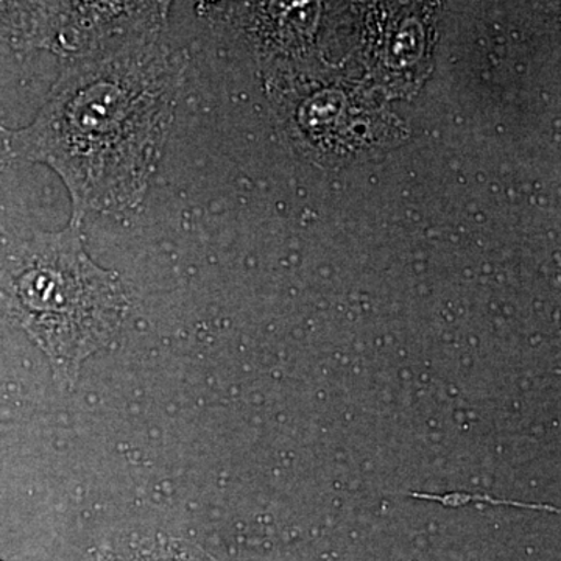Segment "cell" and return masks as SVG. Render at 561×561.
Returning <instances> with one entry per match:
<instances>
[{
	"instance_id": "6da1fadb",
	"label": "cell",
	"mask_w": 561,
	"mask_h": 561,
	"mask_svg": "<svg viewBox=\"0 0 561 561\" xmlns=\"http://www.w3.org/2000/svg\"><path fill=\"white\" fill-rule=\"evenodd\" d=\"M180 83L181 62L154 28L68 57L35 121L0 127L7 154L60 175L70 220L135 208L161 160Z\"/></svg>"
},
{
	"instance_id": "7a4b0ae2",
	"label": "cell",
	"mask_w": 561,
	"mask_h": 561,
	"mask_svg": "<svg viewBox=\"0 0 561 561\" xmlns=\"http://www.w3.org/2000/svg\"><path fill=\"white\" fill-rule=\"evenodd\" d=\"M2 283L14 316L65 373L111 341L127 308L116 273L84 251L81 221L11 243Z\"/></svg>"
},
{
	"instance_id": "3957f363",
	"label": "cell",
	"mask_w": 561,
	"mask_h": 561,
	"mask_svg": "<svg viewBox=\"0 0 561 561\" xmlns=\"http://www.w3.org/2000/svg\"><path fill=\"white\" fill-rule=\"evenodd\" d=\"M105 561H210L201 552L184 546L168 545V542H153V545L139 546L128 551L114 553Z\"/></svg>"
}]
</instances>
